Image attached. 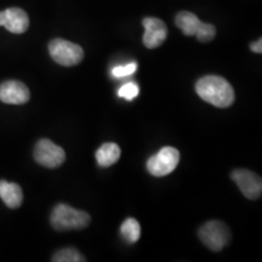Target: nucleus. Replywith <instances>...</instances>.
I'll return each mask as SVG.
<instances>
[{
  "label": "nucleus",
  "instance_id": "f257e3e1",
  "mask_svg": "<svg viewBox=\"0 0 262 262\" xmlns=\"http://www.w3.org/2000/svg\"><path fill=\"white\" fill-rule=\"evenodd\" d=\"M195 91L205 102L217 108H227L234 102V90L227 80L219 75H205L196 81Z\"/></svg>",
  "mask_w": 262,
  "mask_h": 262
},
{
  "label": "nucleus",
  "instance_id": "f03ea898",
  "mask_svg": "<svg viewBox=\"0 0 262 262\" xmlns=\"http://www.w3.org/2000/svg\"><path fill=\"white\" fill-rule=\"evenodd\" d=\"M90 215L67 204H58L51 212L50 222L56 231L83 229L90 224Z\"/></svg>",
  "mask_w": 262,
  "mask_h": 262
},
{
  "label": "nucleus",
  "instance_id": "7ed1b4c3",
  "mask_svg": "<svg viewBox=\"0 0 262 262\" xmlns=\"http://www.w3.org/2000/svg\"><path fill=\"white\" fill-rule=\"evenodd\" d=\"M50 56L56 63L72 67L80 63L84 58V51L78 44L71 42L64 39H54L49 44Z\"/></svg>",
  "mask_w": 262,
  "mask_h": 262
},
{
  "label": "nucleus",
  "instance_id": "20e7f679",
  "mask_svg": "<svg viewBox=\"0 0 262 262\" xmlns=\"http://www.w3.org/2000/svg\"><path fill=\"white\" fill-rule=\"evenodd\" d=\"M199 238L206 248L212 251H221L229 243L231 233L224 222L209 221L199 228Z\"/></svg>",
  "mask_w": 262,
  "mask_h": 262
},
{
  "label": "nucleus",
  "instance_id": "39448f33",
  "mask_svg": "<svg viewBox=\"0 0 262 262\" xmlns=\"http://www.w3.org/2000/svg\"><path fill=\"white\" fill-rule=\"evenodd\" d=\"M180 162V152L173 147H164L156 156L150 157L147 162V170L156 178L169 175Z\"/></svg>",
  "mask_w": 262,
  "mask_h": 262
},
{
  "label": "nucleus",
  "instance_id": "423d86ee",
  "mask_svg": "<svg viewBox=\"0 0 262 262\" xmlns=\"http://www.w3.org/2000/svg\"><path fill=\"white\" fill-rule=\"evenodd\" d=\"M34 159L38 164L48 169H55L61 166L66 160V153L63 148L55 145L48 139L38 141L34 147Z\"/></svg>",
  "mask_w": 262,
  "mask_h": 262
},
{
  "label": "nucleus",
  "instance_id": "0eeeda50",
  "mask_svg": "<svg viewBox=\"0 0 262 262\" xmlns=\"http://www.w3.org/2000/svg\"><path fill=\"white\" fill-rule=\"evenodd\" d=\"M231 179L235 182L241 192L248 199H257L262 193V181L261 178L250 170L238 169L231 173Z\"/></svg>",
  "mask_w": 262,
  "mask_h": 262
},
{
  "label": "nucleus",
  "instance_id": "6e6552de",
  "mask_svg": "<svg viewBox=\"0 0 262 262\" xmlns=\"http://www.w3.org/2000/svg\"><path fill=\"white\" fill-rule=\"evenodd\" d=\"M145 27L143 44L147 49H156L160 47L168 37V28L162 19L156 17H146L142 21Z\"/></svg>",
  "mask_w": 262,
  "mask_h": 262
},
{
  "label": "nucleus",
  "instance_id": "1a4fd4ad",
  "mask_svg": "<svg viewBox=\"0 0 262 262\" xmlns=\"http://www.w3.org/2000/svg\"><path fill=\"white\" fill-rule=\"evenodd\" d=\"M31 94L24 83L8 80L0 84V101L8 104H24L28 102Z\"/></svg>",
  "mask_w": 262,
  "mask_h": 262
},
{
  "label": "nucleus",
  "instance_id": "9d476101",
  "mask_svg": "<svg viewBox=\"0 0 262 262\" xmlns=\"http://www.w3.org/2000/svg\"><path fill=\"white\" fill-rule=\"evenodd\" d=\"M0 26L15 34H22L28 29L29 18L25 10L10 8L0 11Z\"/></svg>",
  "mask_w": 262,
  "mask_h": 262
},
{
  "label": "nucleus",
  "instance_id": "9b49d317",
  "mask_svg": "<svg viewBox=\"0 0 262 262\" xmlns=\"http://www.w3.org/2000/svg\"><path fill=\"white\" fill-rule=\"evenodd\" d=\"M0 199L10 209H17L24 202V193L17 183L0 180Z\"/></svg>",
  "mask_w": 262,
  "mask_h": 262
},
{
  "label": "nucleus",
  "instance_id": "f8f14e48",
  "mask_svg": "<svg viewBox=\"0 0 262 262\" xmlns=\"http://www.w3.org/2000/svg\"><path fill=\"white\" fill-rule=\"evenodd\" d=\"M120 155H122V150L117 143L107 142L96 150V160L98 165L102 168H110L119 160Z\"/></svg>",
  "mask_w": 262,
  "mask_h": 262
},
{
  "label": "nucleus",
  "instance_id": "ddd939ff",
  "mask_svg": "<svg viewBox=\"0 0 262 262\" xmlns=\"http://www.w3.org/2000/svg\"><path fill=\"white\" fill-rule=\"evenodd\" d=\"M176 26L181 29L183 34L188 35H195L199 32V29L203 26V22L199 19L194 14L188 11H181L179 12L175 18Z\"/></svg>",
  "mask_w": 262,
  "mask_h": 262
},
{
  "label": "nucleus",
  "instance_id": "4468645a",
  "mask_svg": "<svg viewBox=\"0 0 262 262\" xmlns=\"http://www.w3.org/2000/svg\"><path fill=\"white\" fill-rule=\"evenodd\" d=\"M120 233L127 243H136L141 237V226L134 217H127L120 226Z\"/></svg>",
  "mask_w": 262,
  "mask_h": 262
},
{
  "label": "nucleus",
  "instance_id": "2eb2a0df",
  "mask_svg": "<svg viewBox=\"0 0 262 262\" xmlns=\"http://www.w3.org/2000/svg\"><path fill=\"white\" fill-rule=\"evenodd\" d=\"M54 262H84L85 257L73 248L62 249L52 257Z\"/></svg>",
  "mask_w": 262,
  "mask_h": 262
},
{
  "label": "nucleus",
  "instance_id": "dca6fc26",
  "mask_svg": "<svg viewBox=\"0 0 262 262\" xmlns=\"http://www.w3.org/2000/svg\"><path fill=\"white\" fill-rule=\"evenodd\" d=\"M140 94V88L135 81H127L126 84H124L123 86H120V89L118 90V96L124 98L126 101H133L134 98H136Z\"/></svg>",
  "mask_w": 262,
  "mask_h": 262
},
{
  "label": "nucleus",
  "instance_id": "f3484780",
  "mask_svg": "<svg viewBox=\"0 0 262 262\" xmlns=\"http://www.w3.org/2000/svg\"><path fill=\"white\" fill-rule=\"evenodd\" d=\"M136 70H137L136 62H130V63H127V64L116 66V67H113L112 71H111V74H112V77H114V78L122 79V78L133 75L136 72Z\"/></svg>",
  "mask_w": 262,
  "mask_h": 262
},
{
  "label": "nucleus",
  "instance_id": "a211bd4d",
  "mask_svg": "<svg viewBox=\"0 0 262 262\" xmlns=\"http://www.w3.org/2000/svg\"><path fill=\"white\" fill-rule=\"evenodd\" d=\"M215 35H216V28L214 26L210 24H204V22H203V26L201 27V29H199V32L195 34V37L199 41L209 42L215 38Z\"/></svg>",
  "mask_w": 262,
  "mask_h": 262
},
{
  "label": "nucleus",
  "instance_id": "6ab92c4d",
  "mask_svg": "<svg viewBox=\"0 0 262 262\" xmlns=\"http://www.w3.org/2000/svg\"><path fill=\"white\" fill-rule=\"evenodd\" d=\"M250 49L251 51H254L255 54H261L262 52V40L258 39L257 41H254L253 44H250Z\"/></svg>",
  "mask_w": 262,
  "mask_h": 262
}]
</instances>
